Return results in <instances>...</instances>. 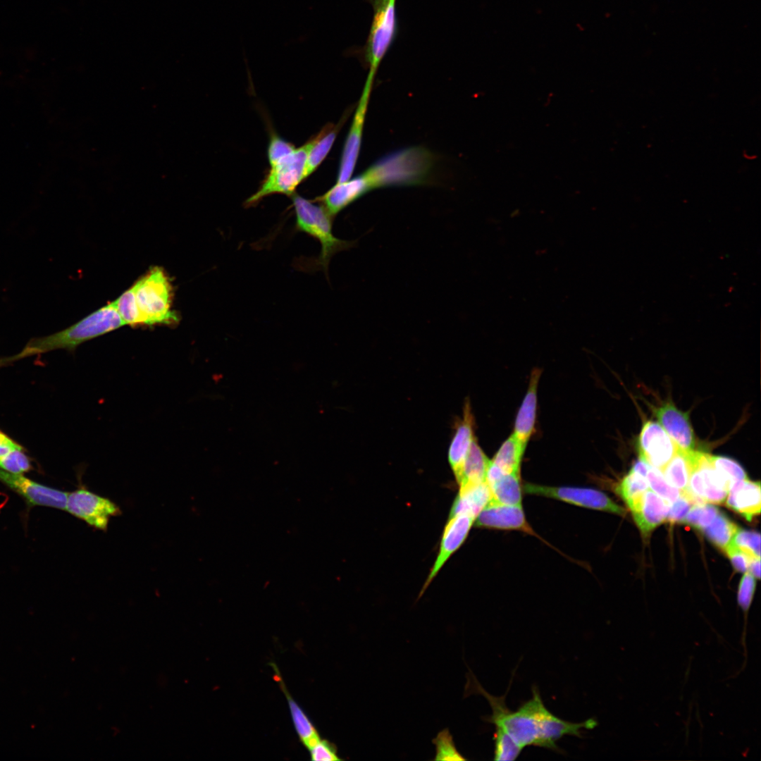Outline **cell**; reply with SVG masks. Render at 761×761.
Returning <instances> with one entry per match:
<instances>
[{
	"label": "cell",
	"mask_w": 761,
	"mask_h": 761,
	"mask_svg": "<svg viewBox=\"0 0 761 761\" xmlns=\"http://www.w3.org/2000/svg\"><path fill=\"white\" fill-rule=\"evenodd\" d=\"M268 147L267 154L271 167L278 163L295 149L292 143L276 134L271 135Z\"/></svg>",
	"instance_id": "obj_37"
},
{
	"label": "cell",
	"mask_w": 761,
	"mask_h": 761,
	"mask_svg": "<svg viewBox=\"0 0 761 761\" xmlns=\"http://www.w3.org/2000/svg\"><path fill=\"white\" fill-rule=\"evenodd\" d=\"M541 370L534 368L530 375L526 395L518 410L512 434L527 446L535 431L538 402V386Z\"/></svg>",
	"instance_id": "obj_18"
},
{
	"label": "cell",
	"mask_w": 761,
	"mask_h": 761,
	"mask_svg": "<svg viewBox=\"0 0 761 761\" xmlns=\"http://www.w3.org/2000/svg\"><path fill=\"white\" fill-rule=\"evenodd\" d=\"M473 426L474 418L467 402L464 409L463 419L457 426L448 451V460L458 483L462 476L466 457L475 440Z\"/></svg>",
	"instance_id": "obj_20"
},
{
	"label": "cell",
	"mask_w": 761,
	"mask_h": 761,
	"mask_svg": "<svg viewBox=\"0 0 761 761\" xmlns=\"http://www.w3.org/2000/svg\"><path fill=\"white\" fill-rule=\"evenodd\" d=\"M318 136L319 132L271 166L258 190L245 200V206H254L264 197L273 194L292 195L297 187L304 180L308 154Z\"/></svg>",
	"instance_id": "obj_6"
},
{
	"label": "cell",
	"mask_w": 761,
	"mask_h": 761,
	"mask_svg": "<svg viewBox=\"0 0 761 761\" xmlns=\"http://www.w3.org/2000/svg\"><path fill=\"white\" fill-rule=\"evenodd\" d=\"M132 287L142 325H171L179 321L172 309L173 287L161 268H151Z\"/></svg>",
	"instance_id": "obj_4"
},
{
	"label": "cell",
	"mask_w": 761,
	"mask_h": 761,
	"mask_svg": "<svg viewBox=\"0 0 761 761\" xmlns=\"http://www.w3.org/2000/svg\"><path fill=\"white\" fill-rule=\"evenodd\" d=\"M738 530V526L719 512L712 523L702 531L714 545L724 551Z\"/></svg>",
	"instance_id": "obj_28"
},
{
	"label": "cell",
	"mask_w": 761,
	"mask_h": 761,
	"mask_svg": "<svg viewBox=\"0 0 761 761\" xmlns=\"http://www.w3.org/2000/svg\"><path fill=\"white\" fill-rule=\"evenodd\" d=\"M475 519L467 514L449 518L441 538L439 552L421 591V596L450 557L466 539Z\"/></svg>",
	"instance_id": "obj_15"
},
{
	"label": "cell",
	"mask_w": 761,
	"mask_h": 761,
	"mask_svg": "<svg viewBox=\"0 0 761 761\" xmlns=\"http://www.w3.org/2000/svg\"><path fill=\"white\" fill-rule=\"evenodd\" d=\"M270 665L274 672L273 678L275 681L278 683L279 687L286 697L294 727L298 737L305 748L309 749L321 738L320 735L306 713L290 695L277 665L273 662H271Z\"/></svg>",
	"instance_id": "obj_22"
},
{
	"label": "cell",
	"mask_w": 761,
	"mask_h": 761,
	"mask_svg": "<svg viewBox=\"0 0 761 761\" xmlns=\"http://www.w3.org/2000/svg\"><path fill=\"white\" fill-rule=\"evenodd\" d=\"M0 482L20 496L27 507L37 506L66 509L68 493L0 469Z\"/></svg>",
	"instance_id": "obj_11"
},
{
	"label": "cell",
	"mask_w": 761,
	"mask_h": 761,
	"mask_svg": "<svg viewBox=\"0 0 761 761\" xmlns=\"http://www.w3.org/2000/svg\"><path fill=\"white\" fill-rule=\"evenodd\" d=\"M23 447L0 430V459L11 451Z\"/></svg>",
	"instance_id": "obj_42"
},
{
	"label": "cell",
	"mask_w": 761,
	"mask_h": 761,
	"mask_svg": "<svg viewBox=\"0 0 761 761\" xmlns=\"http://www.w3.org/2000/svg\"><path fill=\"white\" fill-rule=\"evenodd\" d=\"M720 511L710 503L693 505L682 523L703 531L710 525Z\"/></svg>",
	"instance_id": "obj_31"
},
{
	"label": "cell",
	"mask_w": 761,
	"mask_h": 761,
	"mask_svg": "<svg viewBox=\"0 0 761 761\" xmlns=\"http://www.w3.org/2000/svg\"><path fill=\"white\" fill-rule=\"evenodd\" d=\"M22 447L0 459V469L11 474H24L33 469L32 460Z\"/></svg>",
	"instance_id": "obj_33"
},
{
	"label": "cell",
	"mask_w": 761,
	"mask_h": 761,
	"mask_svg": "<svg viewBox=\"0 0 761 761\" xmlns=\"http://www.w3.org/2000/svg\"><path fill=\"white\" fill-rule=\"evenodd\" d=\"M470 674L465 693L483 695L492 709V714L485 719L495 725V734L507 735L521 750L529 745L557 750L556 742L563 736L581 737V730L597 725L593 719L574 723L556 717L544 705L537 687L532 688L531 698L512 712L505 704L506 694L501 697L490 695Z\"/></svg>",
	"instance_id": "obj_1"
},
{
	"label": "cell",
	"mask_w": 761,
	"mask_h": 761,
	"mask_svg": "<svg viewBox=\"0 0 761 761\" xmlns=\"http://www.w3.org/2000/svg\"><path fill=\"white\" fill-rule=\"evenodd\" d=\"M432 742L435 745L436 750L435 757L433 759L434 760H466V759L457 750L452 736L447 728L440 731L432 740Z\"/></svg>",
	"instance_id": "obj_30"
},
{
	"label": "cell",
	"mask_w": 761,
	"mask_h": 761,
	"mask_svg": "<svg viewBox=\"0 0 761 761\" xmlns=\"http://www.w3.org/2000/svg\"><path fill=\"white\" fill-rule=\"evenodd\" d=\"M649 488L646 477L630 470L620 481L616 491L630 509Z\"/></svg>",
	"instance_id": "obj_29"
},
{
	"label": "cell",
	"mask_w": 761,
	"mask_h": 761,
	"mask_svg": "<svg viewBox=\"0 0 761 761\" xmlns=\"http://www.w3.org/2000/svg\"><path fill=\"white\" fill-rule=\"evenodd\" d=\"M490 459L474 440L466 457L459 485L469 482L485 481Z\"/></svg>",
	"instance_id": "obj_27"
},
{
	"label": "cell",
	"mask_w": 761,
	"mask_h": 761,
	"mask_svg": "<svg viewBox=\"0 0 761 761\" xmlns=\"http://www.w3.org/2000/svg\"><path fill=\"white\" fill-rule=\"evenodd\" d=\"M340 125H326L320 132L318 140L309 151L304 170V179L311 175L326 159L336 139Z\"/></svg>",
	"instance_id": "obj_26"
},
{
	"label": "cell",
	"mask_w": 761,
	"mask_h": 761,
	"mask_svg": "<svg viewBox=\"0 0 761 761\" xmlns=\"http://www.w3.org/2000/svg\"><path fill=\"white\" fill-rule=\"evenodd\" d=\"M526 446L512 433L502 444L490 463L503 474L520 472Z\"/></svg>",
	"instance_id": "obj_25"
},
{
	"label": "cell",
	"mask_w": 761,
	"mask_h": 761,
	"mask_svg": "<svg viewBox=\"0 0 761 761\" xmlns=\"http://www.w3.org/2000/svg\"><path fill=\"white\" fill-rule=\"evenodd\" d=\"M749 573H750L755 578L760 579V558H755L751 560L749 564L748 569Z\"/></svg>",
	"instance_id": "obj_44"
},
{
	"label": "cell",
	"mask_w": 761,
	"mask_h": 761,
	"mask_svg": "<svg viewBox=\"0 0 761 761\" xmlns=\"http://www.w3.org/2000/svg\"><path fill=\"white\" fill-rule=\"evenodd\" d=\"M459 491L450 509L449 518L457 514H467L475 519L490 502L491 493L486 482H469L459 485Z\"/></svg>",
	"instance_id": "obj_21"
},
{
	"label": "cell",
	"mask_w": 761,
	"mask_h": 761,
	"mask_svg": "<svg viewBox=\"0 0 761 761\" xmlns=\"http://www.w3.org/2000/svg\"><path fill=\"white\" fill-rule=\"evenodd\" d=\"M646 478L649 486L659 496L669 503L674 502L681 495V491L669 485L660 471L650 466Z\"/></svg>",
	"instance_id": "obj_35"
},
{
	"label": "cell",
	"mask_w": 761,
	"mask_h": 761,
	"mask_svg": "<svg viewBox=\"0 0 761 761\" xmlns=\"http://www.w3.org/2000/svg\"><path fill=\"white\" fill-rule=\"evenodd\" d=\"M755 577L749 572L742 576L738 591V603L744 612H746L752 602L755 590Z\"/></svg>",
	"instance_id": "obj_39"
},
{
	"label": "cell",
	"mask_w": 761,
	"mask_h": 761,
	"mask_svg": "<svg viewBox=\"0 0 761 761\" xmlns=\"http://www.w3.org/2000/svg\"><path fill=\"white\" fill-rule=\"evenodd\" d=\"M698 451L678 448L670 461L661 471L666 481L682 491L688 484Z\"/></svg>",
	"instance_id": "obj_23"
},
{
	"label": "cell",
	"mask_w": 761,
	"mask_h": 761,
	"mask_svg": "<svg viewBox=\"0 0 761 761\" xmlns=\"http://www.w3.org/2000/svg\"><path fill=\"white\" fill-rule=\"evenodd\" d=\"M292 202L296 216L295 228L314 237L321 244V253L316 261L326 273L333 256L353 247L355 241L343 240L333 235V218L322 205L315 204L298 194L293 196Z\"/></svg>",
	"instance_id": "obj_5"
},
{
	"label": "cell",
	"mask_w": 761,
	"mask_h": 761,
	"mask_svg": "<svg viewBox=\"0 0 761 761\" xmlns=\"http://www.w3.org/2000/svg\"><path fill=\"white\" fill-rule=\"evenodd\" d=\"M115 303L125 325L132 326L142 325V320L136 304L135 291L132 286L115 300Z\"/></svg>",
	"instance_id": "obj_32"
},
{
	"label": "cell",
	"mask_w": 761,
	"mask_h": 761,
	"mask_svg": "<svg viewBox=\"0 0 761 761\" xmlns=\"http://www.w3.org/2000/svg\"><path fill=\"white\" fill-rule=\"evenodd\" d=\"M92 528L106 531L111 518L121 514L120 507L110 499L84 486L68 493L66 509Z\"/></svg>",
	"instance_id": "obj_10"
},
{
	"label": "cell",
	"mask_w": 761,
	"mask_h": 761,
	"mask_svg": "<svg viewBox=\"0 0 761 761\" xmlns=\"http://www.w3.org/2000/svg\"><path fill=\"white\" fill-rule=\"evenodd\" d=\"M730 543L753 559L760 558V535L758 532L738 529Z\"/></svg>",
	"instance_id": "obj_36"
},
{
	"label": "cell",
	"mask_w": 761,
	"mask_h": 761,
	"mask_svg": "<svg viewBox=\"0 0 761 761\" xmlns=\"http://www.w3.org/2000/svg\"><path fill=\"white\" fill-rule=\"evenodd\" d=\"M710 459L715 469L726 479L731 487L736 482L747 478V474L743 467L735 460L722 456L710 455Z\"/></svg>",
	"instance_id": "obj_34"
},
{
	"label": "cell",
	"mask_w": 761,
	"mask_h": 761,
	"mask_svg": "<svg viewBox=\"0 0 761 761\" xmlns=\"http://www.w3.org/2000/svg\"><path fill=\"white\" fill-rule=\"evenodd\" d=\"M474 522L476 527L520 531L539 538L528 522L521 505L490 502L478 514Z\"/></svg>",
	"instance_id": "obj_14"
},
{
	"label": "cell",
	"mask_w": 761,
	"mask_h": 761,
	"mask_svg": "<svg viewBox=\"0 0 761 761\" xmlns=\"http://www.w3.org/2000/svg\"><path fill=\"white\" fill-rule=\"evenodd\" d=\"M311 760L314 761L342 760L338 755L336 745L321 738L309 749Z\"/></svg>",
	"instance_id": "obj_38"
},
{
	"label": "cell",
	"mask_w": 761,
	"mask_h": 761,
	"mask_svg": "<svg viewBox=\"0 0 761 761\" xmlns=\"http://www.w3.org/2000/svg\"><path fill=\"white\" fill-rule=\"evenodd\" d=\"M434 164L426 148L412 147L391 153L358 175L366 193L380 187L424 184Z\"/></svg>",
	"instance_id": "obj_3"
},
{
	"label": "cell",
	"mask_w": 761,
	"mask_h": 761,
	"mask_svg": "<svg viewBox=\"0 0 761 761\" xmlns=\"http://www.w3.org/2000/svg\"><path fill=\"white\" fill-rule=\"evenodd\" d=\"M659 424L682 450H693L694 435L688 414L668 402L655 410Z\"/></svg>",
	"instance_id": "obj_17"
},
{
	"label": "cell",
	"mask_w": 761,
	"mask_h": 761,
	"mask_svg": "<svg viewBox=\"0 0 761 761\" xmlns=\"http://www.w3.org/2000/svg\"><path fill=\"white\" fill-rule=\"evenodd\" d=\"M124 325L113 301L64 330L30 339L18 354L0 357V368L26 357L41 355L56 349H74L84 342Z\"/></svg>",
	"instance_id": "obj_2"
},
{
	"label": "cell",
	"mask_w": 761,
	"mask_h": 761,
	"mask_svg": "<svg viewBox=\"0 0 761 761\" xmlns=\"http://www.w3.org/2000/svg\"><path fill=\"white\" fill-rule=\"evenodd\" d=\"M487 483L491 493L490 502L505 505H521L524 492L520 472L502 474Z\"/></svg>",
	"instance_id": "obj_24"
},
{
	"label": "cell",
	"mask_w": 761,
	"mask_h": 761,
	"mask_svg": "<svg viewBox=\"0 0 761 761\" xmlns=\"http://www.w3.org/2000/svg\"><path fill=\"white\" fill-rule=\"evenodd\" d=\"M726 505L751 521L759 515L761 509L760 481L748 478L735 483L729 489L725 500Z\"/></svg>",
	"instance_id": "obj_19"
},
{
	"label": "cell",
	"mask_w": 761,
	"mask_h": 761,
	"mask_svg": "<svg viewBox=\"0 0 761 761\" xmlns=\"http://www.w3.org/2000/svg\"><path fill=\"white\" fill-rule=\"evenodd\" d=\"M373 18L364 56L369 73L366 78L373 80L379 66L394 44L398 34L397 0H370Z\"/></svg>",
	"instance_id": "obj_7"
},
{
	"label": "cell",
	"mask_w": 761,
	"mask_h": 761,
	"mask_svg": "<svg viewBox=\"0 0 761 761\" xmlns=\"http://www.w3.org/2000/svg\"><path fill=\"white\" fill-rule=\"evenodd\" d=\"M724 551L726 552L735 569L741 572H745L748 569L750 562L753 559V558L730 543Z\"/></svg>",
	"instance_id": "obj_41"
},
{
	"label": "cell",
	"mask_w": 761,
	"mask_h": 761,
	"mask_svg": "<svg viewBox=\"0 0 761 761\" xmlns=\"http://www.w3.org/2000/svg\"><path fill=\"white\" fill-rule=\"evenodd\" d=\"M670 503L650 488L630 508L633 519L644 537L666 521Z\"/></svg>",
	"instance_id": "obj_16"
},
{
	"label": "cell",
	"mask_w": 761,
	"mask_h": 761,
	"mask_svg": "<svg viewBox=\"0 0 761 761\" xmlns=\"http://www.w3.org/2000/svg\"><path fill=\"white\" fill-rule=\"evenodd\" d=\"M373 80H366L342 151L336 182L352 178L359 157L362 134Z\"/></svg>",
	"instance_id": "obj_12"
},
{
	"label": "cell",
	"mask_w": 761,
	"mask_h": 761,
	"mask_svg": "<svg viewBox=\"0 0 761 761\" xmlns=\"http://www.w3.org/2000/svg\"><path fill=\"white\" fill-rule=\"evenodd\" d=\"M526 494L556 499L576 506L624 516L626 511L604 493L588 488L547 486L531 483L522 485Z\"/></svg>",
	"instance_id": "obj_9"
},
{
	"label": "cell",
	"mask_w": 761,
	"mask_h": 761,
	"mask_svg": "<svg viewBox=\"0 0 761 761\" xmlns=\"http://www.w3.org/2000/svg\"><path fill=\"white\" fill-rule=\"evenodd\" d=\"M730 484L715 469L710 454L698 451L686 488L681 491L693 505L723 503Z\"/></svg>",
	"instance_id": "obj_8"
},
{
	"label": "cell",
	"mask_w": 761,
	"mask_h": 761,
	"mask_svg": "<svg viewBox=\"0 0 761 761\" xmlns=\"http://www.w3.org/2000/svg\"><path fill=\"white\" fill-rule=\"evenodd\" d=\"M650 465L646 464L642 460L636 461L632 466L630 470L641 474V476L646 477L649 469Z\"/></svg>",
	"instance_id": "obj_43"
},
{
	"label": "cell",
	"mask_w": 761,
	"mask_h": 761,
	"mask_svg": "<svg viewBox=\"0 0 761 761\" xmlns=\"http://www.w3.org/2000/svg\"><path fill=\"white\" fill-rule=\"evenodd\" d=\"M693 504L685 496H680L672 502L666 520L672 524L682 523Z\"/></svg>",
	"instance_id": "obj_40"
},
{
	"label": "cell",
	"mask_w": 761,
	"mask_h": 761,
	"mask_svg": "<svg viewBox=\"0 0 761 761\" xmlns=\"http://www.w3.org/2000/svg\"><path fill=\"white\" fill-rule=\"evenodd\" d=\"M639 459L662 471L678 450V446L657 422L646 421L638 438Z\"/></svg>",
	"instance_id": "obj_13"
}]
</instances>
